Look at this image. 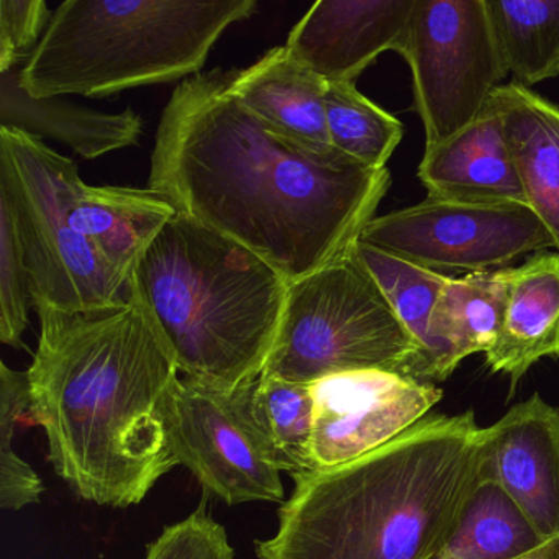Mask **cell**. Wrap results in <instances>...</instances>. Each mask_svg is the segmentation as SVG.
I'll list each match as a JSON object with an SVG mask.
<instances>
[{
	"instance_id": "obj_18",
	"label": "cell",
	"mask_w": 559,
	"mask_h": 559,
	"mask_svg": "<svg viewBox=\"0 0 559 559\" xmlns=\"http://www.w3.org/2000/svg\"><path fill=\"white\" fill-rule=\"evenodd\" d=\"M487 106L502 122L526 205L559 253V107L515 83L497 87Z\"/></svg>"
},
{
	"instance_id": "obj_24",
	"label": "cell",
	"mask_w": 559,
	"mask_h": 559,
	"mask_svg": "<svg viewBox=\"0 0 559 559\" xmlns=\"http://www.w3.org/2000/svg\"><path fill=\"white\" fill-rule=\"evenodd\" d=\"M330 146L371 169H385L404 126L359 93L356 83H329L325 94Z\"/></svg>"
},
{
	"instance_id": "obj_5",
	"label": "cell",
	"mask_w": 559,
	"mask_h": 559,
	"mask_svg": "<svg viewBox=\"0 0 559 559\" xmlns=\"http://www.w3.org/2000/svg\"><path fill=\"white\" fill-rule=\"evenodd\" d=\"M257 0H67L19 71L35 99L114 96L195 76Z\"/></svg>"
},
{
	"instance_id": "obj_29",
	"label": "cell",
	"mask_w": 559,
	"mask_h": 559,
	"mask_svg": "<svg viewBox=\"0 0 559 559\" xmlns=\"http://www.w3.org/2000/svg\"><path fill=\"white\" fill-rule=\"evenodd\" d=\"M51 17L45 0H0V73H12L15 64L31 58Z\"/></svg>"
},
{
	"instance_id": "obj_28",
	"label": "cell",
	"mask_w": 559,
	"mask_h": 559,
	"mask_svg": "<svg viewBox=\"0 0 559 559\" xmlns=\"http://www.w3.org/2000/svg\"><path fill=\"white\" fill-rule=\"evenodd\" d=\"M145 559H235V549L227 530L201 503L188 519L166 526L146 549Z\"/></svg>"
},
{
	"instance_id": "obj_20",
	"label": "cell",
	"mask_w": 559,
	"mask_h": 559,
	"mask_svg": "<svg viewBox=\"0 0 559 559\" xmlns=\"http://www.w3.org/2000/svg\"><path fill=\"white\" fill-rule=\"evenodd\" d=\"M507 302V267L450 277L431 316L430 382L453 374L467 356L486 355L499 336Z\"/></svg>"
},
{
	"instance_id": "obj_2",
	"label": "cell",
	"mask_w": 559,
	"mask_h": 559,
	"mask_svg": "<svg viewBox=\"0 0 559 559\" xmlns=\"http://www.w3.org/2000/svg\"><path fill=\"white\" fill-rule=\"evenodd\" d=\"M35 312L31 415L55 471L87 502L136 506L179 466L166 408L181 371L165 338L130 293L106 309Z\"/></svg>"
},
{
	"instance_id": "obj_30",
	"label": "cell",
	"mask_w": 559,
	"mask_h": 559,
	"mask_svg": "<svg viewBox=\"0 0 559 559\" xmlns=\"http://www.w3.org/2000/svg\"><path fill=\"white\" fill-rule=\"evenodd\" d=\"M516 559H559V535Z\"/></svg>"
},
{
	"instance_id": "obj_12",
	"label": "cell",
	"mask_w": 559,
	"mask_h": 559,
	"mask_svg": "<svg viewBox=\"0 0 559 559\" xmlns=\"http://www.w3.org/2000/svg\"><path fill=\"white\" fill-rule=\"evenodd\" d=\"M479 480L499 484L545 539L559 535V407L538 394L484 428Z\"/></svg>"
},
{
	"instance_id": "obj_1",
	"label": "cell",
	"mask_w": 559,
	"mask_h": 559,
	"mask_svg": "<svg viewBox=\"0 0 559 559\" xmlns=\"http://www.w3.org/2000/svg\"><path fill=\"white\" fill-rule=\"evenodd\" d=\"M228 80L230 71L214 70L176 87L156 130L150 189L297 283L358 243L391 173L276 135Z\"/></svg>"
},
{
	"instance_id": "obj_26",
	"label": "cell",
	"mask_w": 559,
	"mask_h": 559,
	"mask_svg": "<svg viewBox=\"0 0 559 559\" xmlns=\"http://www.w3.org/2000/svg\"><path fill=\"white\" fill-rule=\"evenodd\" d=\"M31 412L27 371L0 365V506L21 510L40 502L44 483L27 461L14 450L22 417Z\"/></svg>"
},
{
	"instance_id": "obj_22",
	"label": "cell",
	"mask_w": 559,
	"mask_h": 559,
	"mask_svg": "<svg viewBox=\"0 0 559 559\" xmlns=\"http://www.w3.org/2000/svg\"><path fill=\"white\" fill-rule=\"evenodd\" d=\"M490 25L513 83L559 76V0H486Z\"/></svg>"
},
{
	"instance_id": "obj_14",
	"label": "cell",
	"mask_w": 559,
	"mask_h": 559,
	"mask_svg": "<svg viewBox=\"0 0 559 559\" xmlns=\"http://www.w3.org/2000/svg\"><path fill=\"white\" fill-rule=\"evenodd\" d=\"M228 87L276 135L306 148H332L325 112L329 83L286 45L267 51L247 70L230 71Z\"/></svg>"
},
{
	"instance_id": "obj_19",
	"label": "cell",
	"mask_w": 559,
	"mask_h": 559,
	"mask_svg": "<svg viewBox=\"0 0 559 559\" xmlns=\"http://www.w3.org/2000/svg\"><path fill=\"white\" fill-rule=\"evenodd\" d=\"M0 127H12L40 140H58L84 159L136 145L143 132L142 120L130 107L106 114L63 96L35 99L22 90L14 73L2 74Z\"/></svg>"
},
{
	"instance_id": "obj_7",
	"label": "cell",
	"mask_w": 559,
	"mask_h": 559,
	"mask_svg": "<svg viewBox=\"0 0 559 559\" xmlns=\"http://www.w3.org/2000/svg\"><path fill=\"white\" fill-rule=\"evenodd\" d=\"M78 166L37 136L0 127V194L11 202L31 276L32 306L86 312L126 302L129 284L68 221Z\"/></svg>"
},
{
	"instance_id": "obj_11",
	"label": "cell",
	"mask_w": 559,
	"mask_h": 559,
	"mask_svg": "<svg viewBox=\"0 0 559 559\" xmlns=\"http://www.w3.org/2000/svg\"><path fill=\"white\" fill-rule=\"evenodd\" d=\"M310 391L312 471L333 469L385 447L443 397L433 382L382 369L326 376L312 382Z\"/></svg>"
},
{
	"instance_id": "obj_13",
	"label": "cell",
	"mask_w": 559,
	"mask_h": 559,
	"mask_svg": "<svg viewBox=\"0 0 559 559\" xmlns=\"http://www.w3.org/2000/svg\"><path fill=\"white\" fill-rule=\"evenodd\" d=\"M415 0H319L286 48L326 83H356L385 51L401 50Z\"/></svg>"
},
{
	"instance_id": "obj_10",
	"label": "cell",
	"mask_w": 559,
	"mask_h": 559,
	"mask_svg": "<svg viewBox=\"0 0 559 559\" xmlns=\"http://www.w3.org/2000/svg\"><path fill=\"white\" fill-rule=\"evenodd\" d=\"M359 241L428 270L469 274L502 270L523 254L555 248L528 205L451 201L435 195L372 218Z\"/></svg>"
},
{
	"instance_id": "obj_3",
	"label": "cell",
	"mask_w": 559,
	"mask_h": 559,
	"mask_svg": "<svg viewBox=\"0 0 559 559\" xmlns=\"http://www.w3.org/2000/svg\"><path fill=\"white\" fill-rule=\"evenodd\" d=\"M473 412L427 415L385 447L294 477L260 559H438L479 483Z\"/></svg>"
},
{
	"instance_id": "obj_25",
	"label": "cell",
	"mask_w": 559,
	"mask_h": 559,
	"mask_svg": "<svg viewBox=\"0 0 559 559\" xmlns=\"http://www.w3.org/2000/svg\"><path fill=\"white\" fill-rule=\"evenodd\" d=\"M254 411L273 448L281 473L297 477L312 473L310 443L313 397L310 384L261 374L254 382Z\"/></svg>"
},
{
	"instance_id": "obj_8",
	"label": "cell",
	"mask_w": 559,
	"mask_h": 559,
	"mask_svg": "<svg viewBox=\"0 0 559 559\" xmlns=\"http://www.w3.org/2000/svg\"><path fill=\"white\" fill-rule=\"evenodd\" d=\"M399 55L411 68L425 146L476 122L509 74L486 0H415Z\"/></svg>"
},
{
	"instance_id": "obj_6",
	"label": "cell",
	"mask_w": 559,
	"mask_h": 559,
	"mask_svg": "<svg viewBox=\"0 0 559 559\" xmlns=\"http://www.w3.org/2000/svg\"><path fill=\"white\" fill-rule=\"evenodd\" d=\"M356 245L289 284L280 335L261 374L299 384L361 369L420 379L418 346Z\"/></svg>"
},
{
	"instance_id": "obj_27",
	"label": "cell",
	"mask_w": 559,
	"mask_h": 559,
	"mask_svg": "<svg viewBox=\"0 0 559 559\" xmlns=\"http://www.w3.org/2000/svg\"><path fill=\"white\" fill-rule=\"evenodd\" d=\"M31 276L11 202L0 194V342L24 346L31 312Z\"/></svg>"
},
{
	"instance_id": "obj_21",
	"label": "cell",
	"mask_w": 559,
	"mask_h": 559,
	"mask_svg": "<svg viewBox=\"0 0 559 559\" xmlns=\"http://www.w3.org/2000/svg\"><path fill=\"white\" fill-rule=\"evenodd\" d=\"M545 542L499 484L479 480L438 559H516Z\"/></svg>"
},
{
	"instance_id": "obj_9",
	"label": "cell",
	"mask_w": 559,
	"mask_h": 559,
	"mask_svg": "<svg viewBox=\"0 0 559 559\" xmlns=\"http://www.w3.org/2000/svg\"><path fill=\"white\" fill-rule=\"evenodd\" d=\"M254 382L221 389L185 376L166 408L179 466L228 506L284 499L281 471L254 411Z\"/></svg>"
},
{
	"instance_id": "obj_23",
	"label": "cell",
	"mask_w": 559,
	"mask_h": 559,
	"mask_svg": "<svg viewBox=\"0 0 559 559\" xmlns=\"http://www.w3.org/2000/svg\"><path fill=\"white\" fill-rule=\"evenodd\" d=\"M359 258L381 287L395 316L405 326L420 353V381L430 382L433 342H431V316L441 290L450 276L428 270L420 264L402 260L388 251L378 250L358 240Z\"/></svg>"
},
{
	"instance_id": "obj_4",
	"label": "cell",
	"mask_w": 559,
	"mask_h": 559,
	"mask_svg": "<svg viewBox=\"0 0 559 559\" xmlns=\"http://www.w3.org/2000/svg\"><path fill=\"white\" fill-rule=\"evenodd\" d=\"M186 378L221 389L257 381L289 283L237 241L176 214L129 280Z\"/></svg>"
},
{
	"instance_id": "obj_17",
	"label": "cell",
	"mask_w": 559,
	"mask_h": 559,
	"mask_svg": "<svg viewBox=\"0 0 559 559\" xmlns=\"http://www.w3.org/2000/svg\"><path fill=\"white\" fill-rule=\"evenodd\" d=\"M68 221L110 270L129 284L136 264L178 214L152 189L90 186L81 179L68 202Z\"/></svg>"
},
{
	"instance_id": "obj_16",
	"label": "cell",
	"mask_w": 559,
	"mask_h": 559,
	"mask_svg": "<svg viewBox=\"0 0 559 559\" xmlns=\"http://www.w3.org/2000/svg\"><path fill=\"white\" fill-rule=\"evenodd\" d=\"M543 358H559V253L551 251L507 267L506 312L486 365L513 389Z\"/></svg>"
},
{
	"instance_id": "obj_15",
	"label": "cell",
	"mask_w": 559,
	"mask_h": 559,
	"mask_svg": "<svg viewBox=\"0 0 559 559\" xmlns=\"http://www.w3.org/2000/svg\"><path fill=\"white\" fill-rule=\"evenodd\" d=\"M418 179L435 198L486 204H525L502 122L486 106L476 122L447 142L425 146Z\"/></svg>"
}]
</instances>
